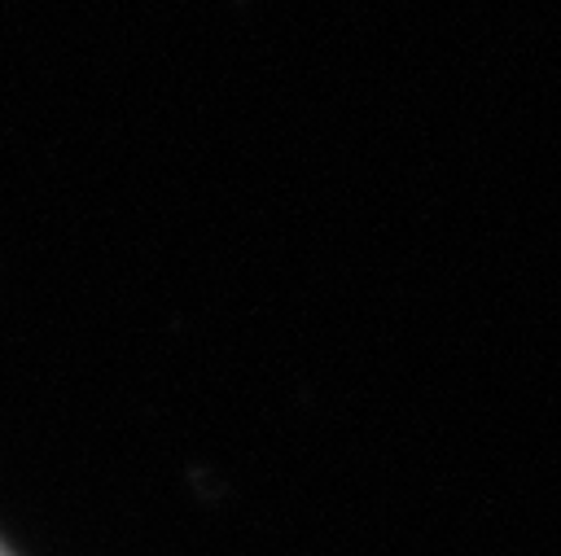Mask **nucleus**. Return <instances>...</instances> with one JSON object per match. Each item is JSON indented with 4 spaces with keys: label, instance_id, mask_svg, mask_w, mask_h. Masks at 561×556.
Instances as JSON below:
<instances>
[{
    "label": "nucleus",
    "instance_id": "nucleus-1",
    "mask_svg": "<svg viewBox=\"0 0 561 556\" xmlns=\"http://www.w3.org/2000/svg\"><path fill=\"white\" fill-rule=\"evenodd\" d=\"M0 556H9V552H4V547H0Z\"/></svg>",
    "mask_w": 561,
    "mask_h": 556
}]
</instances>
